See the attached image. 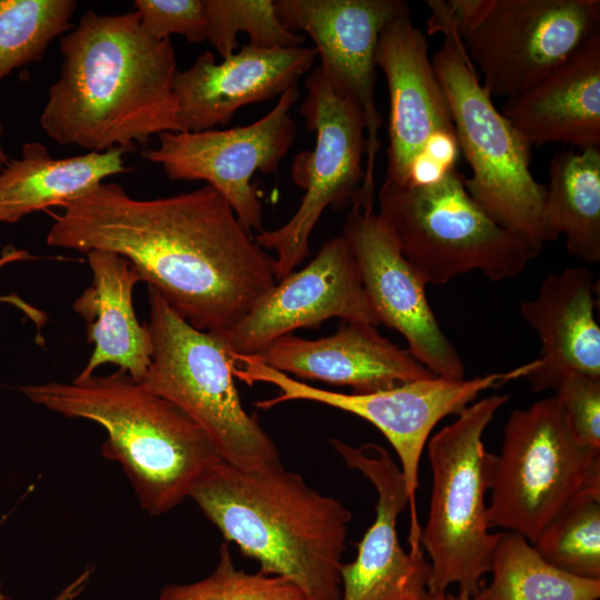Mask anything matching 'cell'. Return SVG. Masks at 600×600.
<instances>
[{"label": "cell", "instance_id": "6da1fadb", "mask_svg": "<svg viewBox=\"0 0 600 600\" xmlns=\"http://www.w3.org/2000/svg\"><path fill=\"white\" fill-rule=\"evenodd\" d=\"M60 207V213L48 211L49 246L124 257L141 281L199 330L228 332L277 282L274 258L209 184L141 200L101 182Z\"/></svg>", "mask_w": 600, "mask_h": 600}, {"label": "cell", "instance_id": "7a4b0ae2", "mask_svg": "<svg viewBox=\"0 0 600 600\" xmlns=\"http://www.w3.org/2000/svg\"><path fill=\"white\" fill-rule=\"evenodd\" d=\"M60 50L61 74L40 116L52 140L96 152L132 151L153 134L183 132L173 91V46L148 34L136 11L88 10L60 38Z\"/></svg>", "mask_w": 600, "mask_h": 600}, {"label": "cell", "instance_id": "3957f363", "mask_svg": "<svg viewBox=\"0 0 600 600\" xmlns=\"http://www.w3.org/2000/svg\"><path fill=\"white\" fill-rule=\"evenodd\" d=\"M226 542L292 581L307 600H340L341 566L352 512L284 467L243 471L223 460L189 492Z\"/></svg>", "mask_w": 600, "mask_h": 600}, {"label": "cell", "instance_id": "277c9868", "mask_svg": "<svg viewBox=\"0 0 600 600\" xmlns=\"http://www.w3.org/2000/svg\"><path fill=\"white\" fill-rule=\"evenodd\" d=\"M20 390L53 412L101 426L107 432L102 456L121 464L140 507L151 516L178 507L201 474L222 460L190 417L121 369Z\"/></svg>", "mask_w": 600, "mask_h": 600}, {"label": "cell", "instance_id": "5b68a950", "mask_svg": "<svg viewBox=\"0 0 600 600\" xmlns=\"http://www.w3.org/2000/svg\"><path fill=\"white\" fill-rule=\"evenodd\" d=\"M428 33L442 42L431 58L447 96L452 122L471 177L464 186L500 227L542 248L546 187L530 170L531 144L499 111L483 88L457 32L448 1L428 0Z\"/></svg>", "mask_w": 600, "mask_h": 600}, {"label": "cell", "instance_id": "8992f818", "mask_svg": "<svg viewBox=\"0 0 600 600\" xmlns=\"http://www.w3.org/2000/svg\"><path fill=\"white\" fill-rule=\"evenodd\" d=\"M493 394L468 406L428 441L432 492L420 544L430 558L428 592L457 584L459 597L471 600L484 586L502 532L488 526L486 493L490 490L493 453L482 434L508 401Z\"/></svg>", "mask_w": 600, "mask_h": 600}, {"label": "cell", "instance_id": "52a82bcc", "mask_svg": "<svg viewBox=\"0 0 600 600\" xmlns=\"http://www.w3.org/2000/svg\"><path fill=\"white\" fill-rule=\"evenodd\" d=\"M148 299L152 354L141 383L190 417L224 462L243 471L283 467L276 443L241 403L221 337L192 327L150 286Z\"/></svg>", "mask_w": 600, "mask_h": 600}, {"label": "cell", "instance_id": "ba28073f", "mask_svg": "<svg viewBox=\"0 0 600 600\" xmlns=\"http://www.w3.org/2000/svg\"><path fill=\"white\" fill-rule=\"evenodd\" d=\"M457 169L428 186L384 180L377 212L426 284L478 270L492 281L524 270L541 248L494 222L470 197Z\"/></svg>", "mask_w": 600, "mask_h": 600}, {"label": "cell", "instance_id": "9c48e42d", "mask_svg": "<svg viewBox=\"0 0 600 600\" xmlns=\"http://www.w3.org/2000/svg\"><path fill=\"white\" fill-rule=\"evenodd\" d=\"M490 491L489 528L533 544L574 501L600 492V450L574 437L556 394L514 409L493 456Z\"/></svg>", "mask_w": 600, "mask_h": 600}, {"label": "cell", "instance_id": "30bf717a", "mask_svg": "<svg viewBox=\"0 0 600 600\" xmlns=\"http://www.w3.org/2000/svg\"><path fill=\"white\" fill-rule=\"evenodd\" d=\"M232 359L234 378L248 384L264 382L279 389L274 398L257 401V408L270 409L294 400L313 401L360 417L387 438L399 458L406 482L410 511L409 551L412 553L422 552L416 497L421 454L433 428L444 417L461 413L482 391L526 378L539 366L536 359L507 372L473 379L432 377L369 393H343L293 379L254 356L232 354Z\"/></svg>", "mask_w": 600, "mask_h": 600}, {"label": "cell", "instance_id": "8fae6325", "mask_svg": "<svg viewBox=\"0 0 600 600\" xmlns=\"http://www.w3.org/2000/svg\"><path fill=\"white\" fill-rule=\"evenodd\" d=\"M491 97H514L600 30L599 0H448Z\"/></svg>", "mask_w": 600, "mask_h": 600}, {"label": "cell", "instance_id": "7c38bea8", "mask_svg": "<svg viewBox=\"0 0 600 600\" xmlns=\"http://www.w3.org/2000/svg\"><path fill=\"white\" fill-rule=\"evenodd\" d=\"M304 88L299 113L307 129L316 132V143L312 150L297 153L290 173L293 183L306 192L283 226L253 237L262 249L276 252L277 281L303 262L311 232L323 211L350 207L364 178L366 119L359 102L336 90L319 67L308 74Z\"/></svg>", "mask_w": 600, "mask_h": 600}, {"label": "cell", "instance_id": "4fadbf2b", "mask_svg": "<svg viewBox=\"0 0 600 600\" xmlns=\"http://www.w3.org/2000/svg\"><path fill=\"white\" fill-rule=\"evenodd\" d=\"M298 83L251 124L227 130L162 132L159 146L142 157L159 164L172 180H201L231 206L241 226L251 233L262 227V203L252 177L276 172L291 149L298 126L289 114L298 101Z\"/></svg>", "mask_w": 600, "mask_h": 600}, {"label": "cell", "instance_id": "5bb4252c", "mask_svg": "<svg viewBox=\"0 0 600 600\" xmlns=\"http://www.w3.org/2000/svg\"><path fill=\"white\" fill-rule=\"evenodd\" d=\"M273 6L284 28L311 38L330 84L362 108L367 151L364 178L354 201L372 206L382 124L374 98L376 50L382 29L410 14L409 4L402 0H273Z\"/></svg>", "mask_w": 600, "mask_h": 600}, {"label": "cell", "instance_id": "9a60e30c", "mask_svg": "<svg viewBox=\"0 0 600 600\" xmlns=\"http://www.w3.org/2000/svg\"><path fill=\"white\" fill-rule=\"evenodd\" d=\"M342 237L378 323L400 332L407 350L434 376L466 379L463 361L429 304L427 284L402 256L373 207L351 203Z\"/></svg>", "mask_w": 600, "mask_h": 600}, {"label": "cell", "instance_id": "2e32d148", "mask_svg": "<svg viewBox=\"0 0 600 600\" xmlns=\"http://www.w3.org/2000/svg\"><path fill=\"white\" fill-rule=\"evenodd\" d=\"M331 318L379 324L342 236L327 240L303 269L277 281L220 337L231 353L256 356L276 339Z\"/></svg>", "mask_w": 600, "mask_h": 600}, {"label": "cell", "instance_id": "e0dca14e", "mask_svg": "<svg viewBox=\"0 0 600 600\" xmlns=\"http://www.w3.org/2000/svg\"><path fill=\"white\" fill-rule=\"evenodd\" d=\"M330 442L349 468L373 484L378 496L376 519L357 544L356 559L341 566L340 600H427L430 562L423 552L404 551L398 538L397 520L408 507L400 467L379 444Z\"/></svg>", "mask_w": 600, "mask_h": 600}, {"label": "cell", "instance_id": "ac0fdd59", "mask_svg": "<svg viewBox=\"0 0 600 600\" xmlns=\"http://www.w3.org/2000/svg\"><path fill=\"white\" fill-rule=\"evenodd\" d=\"M376 64L384 73L390 97L386 179L407 186L429 143L456 133L450 107L428 54L427 37L410 14L382 29Z\"/></svg>", "mask_w": 600, "mask_h": 600}, {"label": "cell", "instance_id": "d6986e66", "mask_svg": "<svg viewBox=\"0 0 600 600\" xmlns=\"http://www.w3.org/2000/svg\"><path fill=\"white\" fill-rule=\"evenodd\" d=\"M317 50L310 47L259 48L243 44L217 63L206 51L177 71L173 91L183 132L228 124L243 106L281 96L310 71Z\"/></svg>", "mask_w": 600, "mask_h": 600}, {"label": "cell", "instance_id": "ffe728a7", "mask_svg": "<svg viewBox=\"0 0 600 600\" xmlns=\"http://www.w3.org/2000/svg\"><path fill=\"white\" fill-rule=\"evenodd\" d=\"M266 366L301 380L348 386L369 393L434 376L412 354L382 337L374 324L341 321L320 339L280 337L254 356Z\"/></svg>", "mask_w": 600, "mask_h": 600}, {"label": "cell", "instance_id": "44dd1931", "mask_svg": "<svg viewBox=\"0 0 600 600\" xmlns=\"http://www.w3.org/2000/svg\"><path fill=\"white\" fill-rule=\"evenodd\" d=\"M501 113L531 146L600 148V30L531 87L506 99Z\"/></svg>", "mask_w": 600, "mask_h": 600}, {"label": "cell", "instance_id": "7402d4cb", "mask_svg": "<svg viewBox=\"0 0 600 600\" xmlns=\"http://www.w3.org/2000/svg\"><path fill=\"white\" fill-rule=\"evenodd\" d=\"M596 283L582 268L548 274L520 312L541 342L539 366L526 379L536 392L556 389L568 372L600 377V328Z\"/></svg>", "mask_w": 600, "mask_h": 600}, {"label": "cell", "instance_id": "603a6c76", "mask_svg": "<svg viewBox=\"0 0 600 600\" xmlns=\"http://www.w3.org/2000/svg\"><path fill=\"white\" fill-rule=\"evenodd\" d=\"M87 259L92 282L72 309L86 322L93 351L73 380H88L99 366L112 363L141 382L152 354L149 330L139 323L132 304L133 288L141 278L128 259L114 252L91 250Z\"/></svg>", "mask_w": 600, "mask_h": 600}, {"label": "cell", "instance_id": "cb8c5ba5", "mask_svg": "<svg viewBox=\"0 0 600 600\" xmlns=\"http://www.w3.org/2000/svg\"><path fill=\"white\" fill-rule=\"evenodd\" d=\"M126 148L54 159L40 142L22 147L21 159H10L0 171V224L27 214L60 207L103 182L110 176L130 172Z\"/></svg>", "mask_w": 600, "mask_h": 600}, {"label": "cell", "instance_id": "d4e9b609", "mask_svg": "<svg viewBox=\"0 0 600 600\" xmlns=\"http://www.w3.org/2000/svg\"><path fill=\"white\" fill-rule=\"evenodd\" d=\"M541 228L544 242L562 234L570 254L600 261V148L553 156Z\"/></svg>", "mask_w": 600, "mask_h": 600}, {"label": "cell", "instance_id": "484cf974", "mask_svg": "<svg viewBox=\"0 0 600 600\" xmlns=\"http://www.w3.org/2000/svg\"><path fill=\"white\" fill-rule=\"evenodd\" d=\"M492 579L471 600H598L600 579L547 562L522 536L502 532L491 560Z\"/></svg>", "mask_w": 600, "mask_h": 600}, {"label": "cell", "instance_id": "4316f807", "mask_svg": "<svg viewBox=\"0 0 600 600\" xmlns=\"http://www.w3.org/2000/svg\"><path fill=\"white\" fill-rule=\"evenodd\" d=\"M73 0H0V82L40 61L49 43L74 26Z\"/></svg>", "mask_w": 600, "mask_h": 600}, {"label": "cell", "instance_id": "83f0119b", "mask_svg": "<svg viewBox=\"0 0 600 600\" xmlns=\"http://www.w3.org/2000/svg\"><path fill=\"white\" fill-rule=\"evenodd\" d=\"M537 552L569 573L600 579V492L569 506L536 540Z\"/></svg>", "mask_w": 600, "mask_h": 600}, {"label": "cell", "instance_id": "f1b7e54d", "mask_svg": "<svg viewBox=\"0 0 600 600\" xmlns=\"http://www.w3.org/2000/svg\"><path fill=\"white\" fill-rule=\"evenodd\" d=\"M207 40L222 58L233 53L237 36L246 32L259 48L300 47L306 37L289 31L277 17L273 0H204Z\"/></svg>", "mask_w": 600, "mask_h": 600}, {"label": "cell", "instance_id": "f546056e", "mask_svg": "<svg viewBox=\"0 0 600 600\" xmlns=\"http://www.w3.org/2000/svg\"><path fill=\"white\" fill-rule=\"evenodd\" d=\"M158 600H307L290 580L234 567L229 543L222 542L219 560L207 578L187 584H167Z\"/></svg>", "mask_w": 600, "mask_h": 600}, {"label": "cell", "instance_id": "4dcf8cb0", "mask_svg": "<svg viewBox=\"0 0 600 600\" xmlns=\"http://www.w3.org/2000/svg\"><path fill=\"white\" fill-rule=\"evenodd\" d=\"M134 9L141 28L156 39H170L171 34H180L189 43L207 40L208 14L204 0H136Z\"/></svg>", "mask_w": 600, "mask_h": 600}, {"label": "cell", "instance_id": "1f68e13d", "mask_svg": "<svg viewBox=\"0 0 600 600\" xmlns=\"http://www.w3.org/2000/svg\"><path fill=\"white\" fill-rule=\"evenodd\" d=\"M554 390L574 437L600 450V377L568 372Z\"/></svg>", "mask_w": 600, "mask_h": 600}, {"label": "cell", "instance_id": "d6a6232c", "mask_svg": "<svg viewBox=\"0 0 600 600\" xmlns=\"http://www.w3.org/2000/svg\"><path fill=\"white\" fill-rule=\"evenodd\" d=\"M92 571V567H87L76 579L68 583L53 600H76L86 589Z\"/></svg>", "mask_w": 600, "mask_h": 600}, {"label": "cell", "instance_id": "836d02e7", "mask_svg": "<svg viewBox=\"0 0 600 600\" xmlns=\"http://www.w3.org/2000/svg\"><path fill=\"white\" fill-rule=\"evenodd\" d=\"M34 258L36 257H33L26 250H20L12 246H8L3 249L2 253L0 254V269L16 261L31 260Z\"/></svg>", "mask_w": 600, "mask_h": 600}, {"label": "cell", "instance_id": "e575fe53", "mask_svg": "<svg viewBox=\"0 0 600 600\" xmlns=\"http://www.w3.org/2000/svg\"><path fill=\"white\" fill-rule=\"evenodd\" d=\"M427 600H467L459 596H453L451 593L444 592H428Z\"/></svg>", "mask_w": 600, "mask_h": 600}, {"label": "cell", "instance_id": "d590c367", "mask_svg": "<svg viewBox=\"0 0 600 600\" xmlns=\"http://www.w3.org/2000/svg\"><path fill=\"white\" fill-rule=\"evenodd\" d=\"M3 124L2 122L0 121V171L7 166V163L9 162L10 158L7 156L4 149H3V146H2V136H3Z\"/></svg>", "mask_w": 600, "mask_h": 600}, {"label": "cell", "instance_id": "8d00e7d4", "mask_svg": "<svg viewBox=\"0 0 600 600\" xmlns=\"http://www.w3.org/2000/svg\"><path fill=\"white\" fill-rule=\"evenodd\" d=\"M0 600H8V598L0 591Z\"/></svg>", "mask_w": 600, "mask_h": 600}]
</instances>
